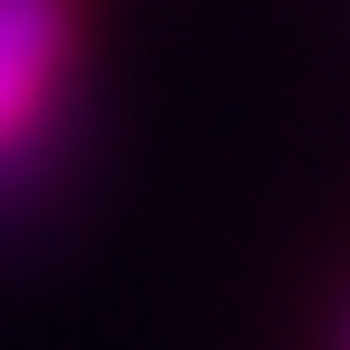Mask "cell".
Here are the masks:
<instances>
[{
  "label": "cell",
  "instance_id": "1",
  "mask_svg": "<svg viewBox=\"0 0 350 350\" xmlns=\"http://www.w3.org/2000/svg\"><path fill=\"white\" fill-rule=\"evenodd\" d=\"M74 41H82L74 0H0V163L49 131L57 90L74 74Z\"/></svg>",
  "mask_w": 350,
  "mask_h": 350
}]
</instances>
